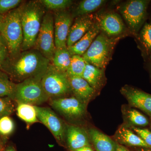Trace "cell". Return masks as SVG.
Here are the masks:
<instances>
[{
    "label": "cell",
    "instance_id": "1",
    "mask_svg": "<svg viewBox=\"0 0 151 151\" xmlns=\"http://www.w3.org/2000/svg\"><path fill=\"white\" fill-rule=\"evenodd\" d=\"M50 62L39 51L32 48L9 57L0 69L14 83L18 84L29 78L43 76Z\"/></svg>",
    "mask_w": 151,
    "mask_h": 151
},
{
    "label": "cell",
    "instance_id": "2",
    "mask_svg": "<svg viewBox=\"0 0 151 151\" xmlns=\"http://www.w3.org/2000/svg\"><path fill=\"white\" fill-rule=\"evenodd\" d=\"M45 13V8L40 1H30L27 4H22L21 20L23 41L21 51L34 47Z\"/></svg>",
    "mask_w": 151,
    "mask_h": 151
},
{
    "label": "cell",
    "instance_id": "3",
    "mask_svg": "<svg viewBox=\"0 0 151 151\" xmlns=\"http://www.w3.org/2000/svg\"><path fill=\"white\" fill-rule=\"evenodd\" d=\"M22 4L17 8L4 15L1 35L8 50L9 58L21 52L23 33L21 20Z\"/></svg>",
    "mask_w": 151,
    "mask_h": 151
},
{
    "label": "cell",
    "instance_id": "4",
    "mask_svg": "<svg viewBox=\"0 0 151 151\" xmlns=\"http://www.w3.org/2000/svg\"><path fill=\"white\" fill-rule=\"evenodd\" d=\"M124 36L109 37L100 32L82 55L83 59L89 64L105 69L111 59L116 44Z\"/></svg>",
    "mask_w": 151,
    "mask_h": 151
},
{
    "label": "cell",
    "instance_id": "5",
    "mask_svg": "<svg viewBox=\"0 0 151 151\" xmlns=\"http://www.w3.org/2000/svg\"><path fill=\"white\" fill-rule=\"evenodd\" d=\"M42 76L29 78L16 84L14 100L17 104L38 106L49 100L42 84Z\"/></svg>",
    "mask_w": 151,
    "mask_h": 151
},
{
    "label": "cell",
    "instance_id": "6",
    "mask_svg": "<svg viewBox=\"0 0 151 151\" xmlns=\"http://www.w3.org/2000/svg\"><path fill=\"white\" fill-rule=\"evenodd\" d=\"M150 1L148 0H130L118 7L130 32L136 37H137L141 28L145 24Z\"/></svg>",
    "mask_w": 151,
    "mask_h": 151
},
{
    "label": "cell",
    "instance_id": "7",
    "mask_svg": "<svg viewBox=\"0 0 151 151\" xmlns=\"http://www.w3.org/2000/svg\"><path fill=\"white\" fill-rule=\"evenodd\" d=\"M41 82L44 90L50 99L64 97L72 92L66 73L57 70L51 62L42 76Z\"/></svg>",
    "mask_w": 151,
    "mask_h": 151
},
{
    "label": "cell",
    "instance_id": "8",
    "mask_svg": "<svg viewBox=\"0 0 151 151\" xmlns=\"http://www.w3.org/2000/svg\"><path fill=\"white\" fill-rule=\"evenodd\" d=\"M33 48L52 62L56 47L55 42L54 17L50 12L45 14Z\"/></svg>",
    "mask_w": 151,
    "mask_h": 151
},
{
    "label": "cell",
    "instance_id": "9",
    "mask_svg": "<svg viewBox=\"0 0 151 151\" xmlns=\"http://www.w3.org/2000/svg\"><path fill=\"white\" fill-rule=\"evenodd\" d=\"M52 107L68 121L77 122L84 119L86 114V104L74 96L51 99Z\"/></svg>",
    "mask_w": 151,
    "mask_h": 151
},
{
    "label": "cell",
    "instance_id": "10",
    "mask_svg": "<svg viewBox=\"0 0 151 151\" xmlns=\"http://www.w3.org/2000/svg\"><path fill=\"white\" fill-rule=\"evenodd\" d=\"M38 120L48 128L58 142L65 145V133L66 124L52 110L47 107L34 106Z\"/></svg>",
    "mask_w": 151,
    "mask_h": 151
},
{
    "label": "cell",
    "instance_id": "11",
    "mask_svg": "<svg viewBox=\"0 0 151 151\" xmlns=\"http://www.w3.org/2000/svg\"><path fill=\"white\" fill-rule=\"evenodd\" d=\"M100 31L109 37L125 35L127 28L122 17L115 12H108L95 16Z\"/></svg>",
    "mask_w": 151,
    "mask_h": 151
},
{
    "label": "cell",
    "instance_id": "12",
    "mask_svg": "<svg viewBox=\"0 0 151 151\" xmlns=\"http://www.w3.org/2000/svg\"><path fill=\"white\" fill-rule=\"evenodd\" d=\"M120 91L130 107L139 109L151 119V94L128 85L123 86Z\"/></svg>",
    "mask_w": 151,
    "mask_h": 151
},
{
    "label": "cell",
    "instance_id": "13",
    "mask_svg": "<svg viewBox=\"0 0 151 151\" xmlns=\"http://www.w3.org/2000/svg\"><path fill=\"white\" fill-rule=\"evenodd\" d=\"M72 15L65 10L57 12L55 14V42L57 49L67 48L68 33L72 25Z\"/></svg>",
    "mask_w": 151,
    "mask_h": 151
},
{
    "label": "cell",
    "instance_id": "14",
    "mask_svg": "<svg viewBox=\"0 0 151 151\" xmlns=\"http://www.w3.org/2000/svg\"><path fill=\"white\" fill-rule=\"evenodd\" d=\"M65 144L70 151L85 147H92L87 130L75 125L66 124Z\"/></svg>",
    "mask_w": 151,
    "mask_h": 151
},
{
    "label": "cell",
    "instance_id": "15",
    "mask_svg": "<svg viewBox=\"0 0 151 151\" xmlns=\"http://www.w3.org/2000/svg\"><path fill=\"white\" fill-rule=\"evenodd\" d=\"M95 20V16L92 14L76 18L68 36L67 47L72 46L79 40L90 29Z\"/></svg>",
    "mask_w": 151,
    "mask_h": 151
},
{
    "label": "cell",
    "instance_id": "16",
    "mask_svg": "<svg viewBox=\"0 0 151 151\" xmlns=\"http://www.w3.org/2000/svg\"><path fill=\"white\" fill-rule=\"evenodd\" d=\"M113 138L119 145L125 147L151 148L131 128L124 124L119 127Z\"/></svg>",
    "mask_w": 151,
    "mask_h": 151
},
{
    "label": "cell",
    "instance_id": "17",
    "mask_svg": "<svg viewBox=\"0 0 151 151\" xmlns=\"http://www.w3.org/2000/svg\"><path fill=\"white\" fill-rule=\"evenodd\" d=\"M68 79L74 97L87 105L94 97L96 91L82 77H68Z\"/></svg>",
    "mask_w": 151,
    "mask_h": 151
},
{
    "label": "cell",
    "instance_id": "18",
    "mask_svg": "<svg viewBox=\"0 0 151 151\" xmlns=\"http://www.w3.org/2000/svg\"><path fill=\"white\" fill-rule=\"evenodd\" d=\"M100 32L99 24L95 20L94 24L88 31L76 43L67 47L71 56L73 55L82 56Z\"/></svg>",
    "mask_w": 151,
    "mask_h": 151
},
{
    "label": "cell",
    "instance_id": "19",
    "mask_svg": "<svg viewBox=\"0 0 151 151\" xmlns=\"http://www.w3.org/2000/svg\"><path fill=\"white\" fill-rule=\"evenodd\" d=\"M92 146L96 151H115L119 145L113 139L94 128L87 130Z\"/></svg>",
    "mask_w": 151,
    "mask_h": 151
},
{
    "label": "cell",
    "instance_id": "20",
    "mask_svg": "<svg viewBox=\"0 0 151 151\" xmlns=\"http://www.w3.org/2000/svg\"><path fill=\"white\" fill-rule=\"evenodd\" d=\"M122 110L124 124L127 127H145L150 124L145 115L129 105H123Z\"/></svg>",
    "mask_w": 151,
    "mask_h": 151
},
{
    "label": "cell",
    "instance_id": "21",
    "mask_svg": "<svg viewBox=\"0 0 151 151\" xmlns=\"http://www.w3.org/2000/svg\"><path fill=\"white\" fill-rule=\"evenodd\" d=\"M82 77L97 92L100 90L105 84V69H100L86 63Z\"/></svg>",
    "mask_w": 151,
    "mask_h": 151
},
{
    "label": "cell",
    "instance_id": "22",
    "mask_svg": "<svg viewBox=\"0 0 151 151\" xmlns=\"http://www.w3.org/2000/svg\"><path fill=\"white\" fill-rule=\"evenodd\" d=\"M105 0H83L78 4L72 16L77 17L92 14L107 2Z\"/></svg>",
    "mask_w": 151,
    "mask_h": 151
},
{
    "label": "cell",
    "instance_id": "23",
    "mask_svg": "<svg viewBox=\"0 0 151 151\" xmlns=\"http://www.w3.org/2000/svg\"><path fill=\"white\" fill-rule=\"evenodd\" d=\"M71 58L67 47L57 49L51 63L57 70L66 73L70 65Z\"/></svg>",
    "mask_w": 151,
    "mask_h": 151
},
{
    "label": "cell",
    "instance_id": "24",
    "mask_svg": "<svg viewBox=\"0 0 151 151\" xmlns=\"http://www.w3.org/2000/svg\"><path fill=\"white\" fill-rule=\"evenodd\" d=\"M16 111L19 118L27 124H31L39 122L34 105L19 103L17 105Z\"/></svg>",
    "mask_w": 151,
    "mask_h": 151
},
{
    "label": "cell",
    "instance_id": "25",
    "mask_svg": "<svg viewBox=\"0 0 151 151\" xmlns=\"http://www.w3.org/2000/svg\"><path fill=\"white\" fill-rule=\"evenodd\" d=\"M86 63L82 56H71L69 68L66 73L68 77H82L86 67Z\"/></svg>",
    "mask_w": 151,
    "mask_h": 151
},
{
    "label": "cell",
    "instance_id": "26",
    "mask_svg": "<svg viewBox=\"0 0 151 151\" xmlns=\"http://www.w3.org/2000/svg\"><path fill=\"white\" fill-rule=\"evenodd\" d=\"M16 86L8 75L0 69V97L7 96L14 100Z\"/></svg>",
    "mask_w": 151,
    "mask_h": 151
},
{
    "label": "cell",
    "instance_id": "27",
    "mask_svg": "<svg viewBox=\"0 0 151 151\" xmlns=\"http://www.w3.org/2000/svg\"><path fill=\"white\" fill-rule=\"evenodd\" d=\"M15 124L10 116H5L0 119V140L4 145L15 129Z\"/></svg>",
    "mask_w": 151,
    "mask_h": 151
},
{
    "label": "cell",
    "instance_id": "28",
    "mask_svg": "<svg viewBox=\"0 0 151 151\" xmlns=\"http://www.w3.org/2000/svg\"><path fill=\"white\" fill-rule=\"evenodd\" d=\"M138 40L147 54H151V23H145L140 31Z\"/></svg>",
    "mask_w": 151,
    "mask_h": 151
},
{
    "label": "cell",
    "instance_id": "29",
    "mask_svg": "<svg viewBox=\"0 0 151 151\" xmlns=\"http://www.w3.org/2000/svg\"><path fill=\"white\" fill-rule=\"evenodd\" d=\"M16 102L9 97H0V119L10 116L16 111Z\"/></svg>",
    "mask_w": 151,
    "mask_h": 151
},
{
    "label": "cell",
    "instance_id": "30",
    "mask_svg": "<svg viewBox=\"0 0 151 151\" xmlns=\"http://www.w3.org/2000/svg\"><path fill=\"white\" fill-rule=\"evenodd\" d=\"M45 9L49 10L59 11L65 10L70 7L73 3L70 0H42L40 1Z\"/></svg>",
    "mask_w": 151,
    "mask_h": 151
},
{
    "label": "cell",
    "instance_id": "31",
    "mask_svg": "<svg viewBox=\"0 0 151 151\" xmlns=\"http://www.w3.org/2000/svg\"><path fill=\"white\" fill-rule=\"evenodd\" d=\"M21 0H0V14L4 15L19 6Z\"/></svg>",
    "mask_w": 151,
    "mask_h": 151
},
{
    "label": "cell",
    "instance_id": "32",
    "mask_svg": "<svg viewBox=\"0 0 151 151\" xmlns=\"http://www.w3.org/2000/svg\"><path fill=\"white\" fill-rule=\"evenodd\" d=\"M151 148V131L140 127H129Z\"/></svg>",
    "mask_w": 151,
    "mask_h": 151
},
{
    "label": "cell",
    "instance_id": "33",
    "mask_svg": "<svg viewBox=\"0 0 151 151\" xmlns=\"http://www.w3.org/2000/svg\"><path fill=\"white\" fill-rule=\"evenodd\" d=\"M9 57L7 47L1 37L0 39V69L2 67Z\"/></svg>",
    "mask_w": 151,
    "mask_h": 151
},
{
    "label": "cell",
    "instance_id": "34",
    "mask_svg": "<svg viewBox=\"0 0 151 151\" xmlns=\"http://www.w3.org/2000/svg\"><path fill=\"white\" fill-rule=\"evenodd\" d=\"M115 151H132L125 146L119 145Z\"/></svg>",
    "mask_w": 151,
    "mask_h": 151
},
{
    "label": "cell",
    "instance_id": "35",
    "mask_svg": "<svg viewBox=\"0 0 151 151\" xmlns=\"http://www.w3.org/2000/svg\"><path fill=\"white\" fill-rule=\"evenodd\" d=\"M3 151H17L15 148L12 145H8L4 147Z\"/></svg>",
    "mask_w": 151,
    "mask_h": 151
},
{
    "label": "cell",
    "instance_id": "36",
    "mask_svg": "<svg viewBox=\"0 0 151 151\" xmlns=\"http://www.w3.org/2000/svg\"><path fill=\"white\" fill-rule=\"evenodd\" d=\"M74 151H94L92 147H85L77 149Z\"/></svg>",
    "mask_w": 151,
    "mask_h": 151
},
{
    "label": "cell",
    "instance_id": "37",
    "mask_svg": "<svg viewBox=\"0 0 151 151\" xmlns=\"http://www.w3.org/2000/svg\"><path fill=\"white\" fill-rule=\"evenodd\" d=\"M4 15L0 14V39H1V27L3 17H4Z\"/></svg>",
    "mask_w": 151,
    "mask_h": 151
},
{
    "label": "cell",
    "instance_id": "38",
    "mask_svg": "<svg viewBox=\"0 0 151 151\" xmlns=\"http://www.w3.org/2000/svg\"><path fill=\"white\" fill-rule=\"evenodd\" d=\"M5 145L3 144L2 142L0 140V151H4V148Z\"/></svg>",
    "mask_w": 151,
    "mask_h": 151
},
{
    "label": "cell",
    "instance_id": "39",
    "mask_svg": "<svg viewBox=\"0 0 151 151\" xmlns=\"http://www.w3.org/2000/svg\"><path fill=\"white\" fill-rule=\"evenodd\" d=\"M139 151H151V148H142Z\"/></svg>",
    "mask_w": 151,
    "mask_h": 151
},
{
    "label": "cell",
    "instance_id": "40",
    "mask_svg": "<svg viewBox=\"0 0 151 151\" xmlns=\"http://www.w3.org/2000/svg\"><path fill=\"white\" fill-rule=\"evenodd\" d=\"M150 59L151 60V54L150 55Z\"/></svg>",
    "mask_w": 151,
    "mask_h": 151
},
{
    "label": "cell",
    "instance_id": "41",
    "mask_svg": "<svg viewBox=\"0 0 151 151\" xmlns=\"http://www.w3.org/2000/svg\"><path fill=\"white\" fill-rule=\"evenodd\" d=\"M150 128H151V119Z\"/></svg>",
    "mask_w": 151,
    "mask_h": 151
}]
</instances>
